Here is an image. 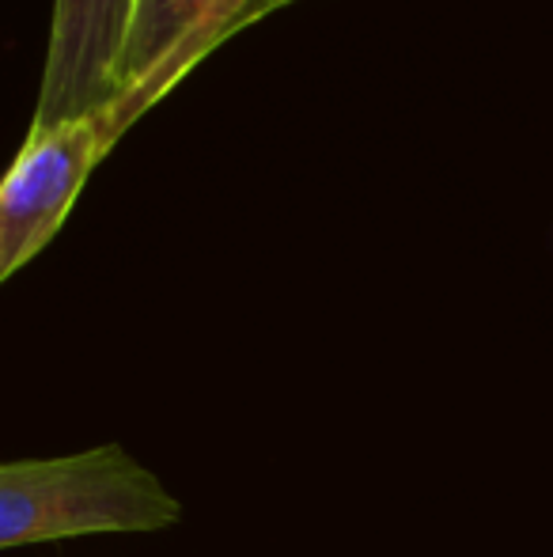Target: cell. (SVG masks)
I'll return each mask as SVG.
<instances>
[{
	"mask_svg": "<svg viewBox=\"0 0 553 557\" xmlns=\"http://www.w3.org/2000/svg\"><path fill=\"white\" fill-rule=\"evenodd\" d=\"M183 505L126 447L103 444L65 459H20L0 467V546L76 535L163 531Z\"/></svg>",
	"mask_w": 553,
	"mask_h": 557,
	"instance_id": "cell-1",
	"label": "cell"
},
{
	"mask_svg": "<svg viewBox=\"0 0 553 557\" xmlns=\"http://www.w3.org/2000/svg\"><path fill=\"white\" fill-rule=\"evenodd\" d=\"M111 145L114 133L106 114L30 125L0 186V281L15 277L61 232Z\"/></svg>",
	"mask_w": 553,
	"mask_h": 557,
	"instance_id": "cell-2",
	"label": "cell"
},
{
	"mask_svg": "<svg viewBox=\"0 0 553 557\" xmlns=\"http://www.w3.org/2000/svg\"><path fill=\"white\" fill-rule=\"evenodd\" d=\"M134 0H53L50 42L30 125L106 114L118 103V65Z\"/></svg>",
	"mask_w": 553,
	"mask_h": 557,
	"instance_id": "cell-3",
	"label": "cell"
},
{
	"mask_svg": "<svg viewBox=\"0 0 553 557\" xmlns=\"http://www.w3.org/2000/svg\"><path fill=\"white\" fill-rule=\"evenodd\" d=\"M209 8L213 0H134V20H129V38L118 65L122 96L106 111L114 140L155 99L167 69L198 35Z\"/></svg>",
	"mask_w": 553,
	"mask_h": 557,
	"instance_id": "cell-4",
	"label": "cell"
},
{
	"mask_svg": "<svg viewBox=\"0 0 553 557\" xmlns=\"http://www.w3.org/2000/svg\"><path fill=\"white\" fill-rule=\"evenodd\" d=\"M254 0H213V8H209V15H205V23L198 27V35L190 38V46H186L183 53H178V61L167 69V76H163V84H160V91H155V99L163 96V91L171 88V81H175L178 73H186V69L193 65V61L201 58V53L209 50L213 42H221L224 35H228V27H236V20L239 15L251 8Z\"/></svg>",
	"mask_w": 553,
	"mask_h": 557,
	"instance_id": "cell-5",
	"label": "cell"
}]
</instances>
